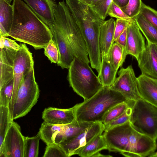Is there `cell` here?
Instances as JSON below:
<instances>
[{
    "instance_id": "cell-1",
    "label": "cell",
    "mask_w": 157,
    "mask_h": 157,
    "mask_svg": "<svg viewBox=\"0 0 157 157\" xmlns=\"http://www.w3.org/2000/svg\"><path fill=\"white\" fill-rule=\"evenodd\" d=\"M12 5L13 17L9 36L36 50L44 48L52 39L50 28L22 0H13Z\"/></svg>"
},
{
    "instance_id": "cell-2",
    "label": "cell",
    "mask_w": 157,
    "mask_h": 157,
    "mask_svg": "<svg viewBox=\"0 0 157 157\" xmlns=\"http://www.w3.org/2000/svg\"><path fill=\"white\" fill-rule=\"evenodd\" d=\"M128 101L119 92L110 87L103 86L91 98L76 105L75 119L89 123L102 122L110 109L120 103Z\"/></svg>"
},
{
    "instance_id": "cell-3",
    "label": "cell",
    "mask_w": 157,
    "mask_h": 157,
    "mask_svg": "<svg viewBox=\"0 0 157 157\" xmlns=\"http://www.w3.org/2000/svg\"><path fill=\"white\" fill-rule=\"evenodd\" d=\"M65 36L75 57L90 63L86 43L80 29L66 2L57 3L54 11V21Z\"/></svg>"
},
{
    "instance_id": "cell-4",
    "label": "cell",
    "mask_w": 157,
    "mask_h": 157,
    "mask_svg": "<svg viewBox=\"0 0 157 157\" xmlns=\"http://www.w3.org/2000/svg\"><path fill=\"white\" fill-rule=\"evenodd\" d=\"M67 79L74 91L84 101L91 98L103 87L89 64L76 57L68 68Z\"/></svg>"
},
{
    "instance_id": "cell-5",
    "label": "cell",
    "mask_w": 157,
    "mask_h": 157,
    "mask_svg": "<svg viewBox=\"0 0 157 157\" xmlns=\"http://www.w3.org/2000/svg\"><path fill=\"white\" fill-rule=\"evenodd\" d=\"M102 135L107 144L108 150L119 152L126 157L136 150L142 136L134 128L129 121L104 131Z\"/></svg>"
},
{
    "instance_id": "cell-6",
    "label": "cell",
    "mask_w": 157,
    "mask_h": 157,
    "mask_svg": "<svg viewBox=\"0 0 157 157\" xmlns=\"http://www.w3.org/2000/svg\"><path fill=\"white\" fill-rule=\"evenodd\" d=\"M40 95L34 66L24 77L19 86L10 115L13 121L25 116L36 103Z\"/></svg>"
},
{
    "instance_id": "cell-7",
    "label": "cell",
    "mask_w": 157,
    "mask_h": 157,
    "mask_svg": "<svg viewBox=\"0 0 157 157\" xmlns=\"http://www.w3.org/2000/svg\"><path fill=\"white\" fill-rule=\"evenodd\" d=\"M136 131L154 140L157 139V107L141 98L135 101L130 119Z\"/></svg>"
},
{
    "instance_id": "cell-8",
    "label": "cell",
    "mask_w": 157,
    "mask_h": 157,
    "mask_svg": "<svg viewBox=\"0 0 157 157\" xmlns=\"http://www.w3.org/2000/svg\"><path fill=\"white\" fill-rule=\"evenodd\" d=\"M20 49L16 52L13 62L14 86L13 95L8 108L10 116L19 86L24 76L34 66L32 54L25 43L20 44Z\"/></svg>"
},
{
    "instance_id": "cell-9",
    "label": "cell",
    "mask_w": 157,
    "mask_h": 157,
    "mask_svg": "<svg viewBox=\"0 0 157 157\" xmlns=\"http://www.w3.org/2000/svg\"><path fill=\"white\" fill-rule=\"evenodd\" d=\"M104 131V125L101 122H95L75 136L58 144L64 151L67 157L78 155L84 147Z\"/></svg>"
},
{
    "instance_id": "cell-10",
    "label": "cell",
    "mask_w": 157,
    "mask_h": 157,
    "mask_svg": "<svg viewBox=\"0 0 157 157\" xmlns=\"http://www.w3.org/2000/svg\"><path fill=\"white\" fill-rule=\"evenodd\" d=\"M113 84L110 87L124 96L128 101H135L141 98L138 86L137 78L132 65L121 67Z\"/></svg>"
},
{
    "instance_id": "cell-11",
    "label": "cell",
    "mask_w": 157,
    "mask_h": 157,
    "mask_svg": "<svg viewBox=\"0 0 157 157\" xmlns=\"http://www.w3.org/2000/svg\"><path fill=\"white\" fill-rule=\"evenodd\" d=\"M24 136L20 126L12 121L0 147V157H24Z\"/></svg>"
},
{
    "instance_id": "cell-12",
    "label": "cell",
    "mask_w": 157,
    "mask_h": 157,
    "mask_svg": "<svg viewBox=\"0 0 157 157\" xmlns=\"http://www.w3.org/2000/svg\"><path fill=\"white\" fill-rule=\"evenodd\" d=\"M53 38L57 47L59 53V59L57 65L62 69H68L75 57L65 36L58 25L54 21L49 26Z\"/></svg>"
},
{
    "instance_id": "cell-13",
    "label": "cell",
    "mask_w": 157,
    "mask_h": 157,
    "mask_svg": "<svg viewBox=\"0 0 157 157\" xmlns=\"http://www.w3.org/2000/svg\"><path fill=\"white\" fill-rule=\"evenodd\" d=\"M137 61L142 74L157 79V44L147 42Z\"/></svg>"
},
{
    "instance_id": "cell-14",
    "label": "cell",
    "mask_w": 157,
    "mask_h": 157,
    "mask_svg": "<svg viewBox=\"0 0 157 157\" xmlns=\"http://www.w3.org/2000/svg\"><path fill=\"white\" fill-rule=\"evenodd\" d=\"M127 31L126 52L137 60L145 47L144 38L135 21L129 23Z\"/></svg>"
},
{
    "instance_id": "cell-15",
    "label": "cell",
    "mask_w": 157,
    "mask_h": 157,
    "mask_svg": "<svg viewBox=\"0 0 157 157\" xmlns=\"http://www.w3.org/2000/svg\"><path fill=\"white\" fill-rule=\"evenodd\" d=\"M75 105L67 109L49 107L44 109L42 114L44 121L53 125H64L70 124L75 120Z\"/></svg>"
},
{
    "instance_id": "cell-16",
    "label": "cell",
    "mask_w": 157,
    "mask_h": 157,
    "mask_svg": "<svg viewBox=\"0 0 157 157\" xmlns=\"http://www.w3.org/2000/svg\"><path fill=\"white\" fill-rule=\"evenodd\" d=\"M48 27L54 21V11L57 5L56 0H22Z\"/></svg>"
},
{
    "instance_id": "cell-17",
    "label": "cell",
    "mask_w": 157,
    "mask_h": 157,
    "mask_svg": "<svg viewBox=\"0 0 157 157\" xmlns=\"http://www.w3.org/2000/svg\"><path fill=\"white\" fill-rule=\"evenodd\" d=\"M16 51L8 48H0V89L13 79V62Z\"/></svg>"
},
{
    "instance_id": "cell-18",
    "label": "cell",
    "mask_w": 157,
    "mask_h": 157,
    "mask_svg": "<svg viewBox=\"0 0 157 157\" xmlns=\"http://www.w3.org/2000/svg\"><path fill=\"white\" fill-rule=\"evenodd\" d=\"M137 81L141 98L157 107V79L142 74Z\"/></svg>"
},
{
    "instance_id": "cell-19",
    "label": "cell",
    "mask_w": 157,
    "mask_h": 157,
    "mask_svg": "<svg viewBox=\"0 0 157 157\" xmlns=\"http://www.w3.org/2000/svg\"><path fill=\"white\" fill-rule=\"evenodd\" d=\"M116 22L113 18L104 21L100 29L99 44L101 56L107 55L114 43Z\"/></svg>"
},
{
    "instance_id": "cell-20",
    "label": "cell",
    "mask_w": 157,
    "mask_h": 157,
    "mask_svg": "<svg viewBox=\"0 0 157 157\" xmlns=\"http://www.w3.org/2000/svg\"><path fill=\"white\" fill-rule=\"evenodd\" d=\"M93 123L79 121L75 119L70 124L63 125V130L55 137V143L58 144L66 140L75 136Z\"/></svg>"
},
{
    "instance_id": "cell-21",
    "label": "cell",
    "mask_w": 157,
    "mask_h": 157,
    "mask_svg": "<svg viewBox=\"0 0 157 157\" xmlns=\"http://www.w3.org/2000/svg\"><path fill=\"white\" fill-rule=\"evenodd\" d=\"M13 5L5 0H0V36H9L13 17Z\"/></svg>"
},
{
    "instance_id": "cell-22",
    "label": "cell",
    "mask_w": 157,
    "mask_h": 157,
    "mask_svg": "<svg viewBox=\"0 0 157 157\" xmlns=\"http://www.w3.org/2000/svg\"><path fill=\"white\" fill-rule=\"evenodd\" d=\"M101 68L98 76L103 86L110 87L113 83L117 71L112 66L107 55H102Z\"/></svg>"
},
{
    "instance_id": "cell-23",
    "label": "cell",
    "mask_w": 157,
    "mask_h": 157,
    "mask_svg": "<svg viewBox=\"0 0 157 157\" xmlns=\"http://www.w3.org/2000/svg\"><path fill=\"white\" fill-rule=\"evenodd\" d=\"M133 19L140 31L145 36L147 42L157 44V29L140 13Z\"/></svg>"
},
{
    "instance_id": "cell-24",
    "label": "cell",
    "mask_w": 157,
    "mask_h": 157,
    "mask_svg": "<svg viewBox=\"0 0 157 157\" xmlns=\"http://www.w3.org/2000/svg\"><path fill=\"white\" fill-rule=\"evenodd\" d=\"M104 149H108V145L103 135L101 134L84 147L78 155L82 157H92L96 153Z\"/></svg>"
},
{
    "instance_id": "cell-25",
    "label": "cell",
    "mask_w": 157,
    "mask_h": 157,
    "mask_svg": "<svg viewBox=\"0 0 157 157\" xmlns=\"http://www.w3.org/2000/svg\"><path fill=\"white\" fill-rule=\"evenodd\" d=\"M127 54L125 49L114 42L113 44L107 55L108 60L116 70L121 67L124 62Z\"/></svg>"
},
{
    "instance_id": "cell-26",
    "label": "cell",
    "mask_w": 157,
    "mask_h": 157,
    "mask_svg": "<svg viewBox=\"0 0 157 157\" xmlns=\"http://www.w3.org/2000/svg\"><path fill=\"white\" fill-rule=\"evenodd\" d=\"M63 128V125H53L44 121L39 131L41 139L47 145L55 144V139L56 135Z\"/></svg>"
},
{
    "instance_id": "cell-27",
    "label": "cell",
    "mask_w": 157,
    "mask_h": 157,
    "mask_svg": "<svg viewBox=\"0 0 157 157\" xmlns=\"http://www.w3.org/2000/svg\"><path fill=\"white\" fill-rule=\"evenodd\" d=\"M41 137L39 132L35 136H24V157H37L39 155V142Z\"/></svg>"
},
{
    "instance_id": "cell-28",
    "label": "cell",
    "mask_w": 157,
    "mask_h": 157,
    "mask_svg": "<svg viewBox=\"0 0 157 157\" xmlns=\"http://www.w3.org/2000/svg\"><path fill=\"white\" fill-rule=\"evenodd\" d=\"M0 147L2 145L12 120L8 107L0 106Z\"/></svg>"
},
{
    "instance_id": "cell-29",
    "label": "cell",
    "mask_w": 157,
    "mask_h": 157,
    "mask_svg": "<svg viewBox=\"0 0 157 157\" xmlns=\"http://www.w3.org/2000/svg\"><path fill=\"white\" fill-rule=\"evenodd\" d=\"M129 104V101L120 103L114 106L106 113L102 123L105 125L119 117L125 111Z\"/></svg>"
},
{
    "instance_id": "cell-30",
    "label": "cell",
    "mask_w": 157,
    "mask_h": 157,
    "mask_svg": "<svg viewBox=\"0 0 157 157\" xmlns=\"http://www.w3.org/2000/svg\"><path fill=\"white\" fill-rule=\"evenodd\" d=\"M134 101H129V105L123 113L109 123L104 125V131L123 124L129 121L132 112V105Z\"/></svg>"
},
{
    "instance_id": "cell-31",
    "label": "cell",
    "mask_w": 157,
    "mask_h": 157,
    "mask_svg": "<svg viewBox=\"0 0 157 157\" xmlns=\"http://www.w3.org/2000/svg\"><path fill=\"white\" fill-rule=\"evenodd\" d=\"M13 79L0 89V106L8 107L13 93Z\"/></svg>"
},
{
    "instance_id": "cell-32",
    "label": "cell",
    "mask_w": 157,
    "mask_h": 157,
    "mask_svg": "<svg viewBox=\"0 0 157 157\" xmlns=\"http://www.w3.org/2000/svg\"><path fill=\"white\" fill-rule=\"evenodd\" d=\"M142 3L141 0H129L128 4L121 9L128 17L133 19L140 13Z\"/></svg>"
},
{
    "instance_id": "cell-33",
    "label": "cell",
    "mask_w": 157,
    "mask_h": 157,
    "mask_svg": "<svg viewBox=\"0 0 157 157\" xmlns=\"http://www.w3.org/2000/svg\"><path fill=\"white\" fill-rule=\"evenodd\" d=\"M113 2V0H102L90 7L98 16L101 19L105 20L108 15V9Z\"/></svg>"
},
{
    "instance_id": "cell-34",
    "label": "cell",
    "mask_w": 157,
    "mask_h": 157,
    "mask_svg": "<svg viewBox=\"0 0 157 157\" xmlns=\"http://www.w3.org/2000/svg\"><path fill=\"white\" fill-rule=\"evenodd\" d=\"M44 53L51 63H57L59 53L57 47L52 39L44 48Z\"/></svg>"
},
{
    "instance_id": "cell-35",
    "label": "cell",
    "mask_w": 157,
    "mask_h": 157,
    "mask_svg": "<svg viewBox=\"0 0 157 157\" xmlns=\"http://www.w3.org/2000/svg\"><path fill=\"white\" fill-rule=\"evenodd\" d=\"M107 14L111 17L125 20L130 22L134 21L133 19L128 17L120 7L113 2L109 7Z\"/></svg>"
},
{
    "instance_id": "cell-36",
    "label": "cell",
    "mask_w": 157,
    "mask_h": 157,
    "mask_svg": "<svg viewBox=\"0 0 157 157\" xmlns=\"http://www.w3.org/2000/svg\"><path fill=\"white\" fill-rule=\"evenodd\" d=\"M140 13L157 29V11L143 2Z\"/></svg>"
},
{
    "instance_id": "cell-37",
    "label": "cell",
    "mask_w": 157,
    "mask_h": 157,
    "mask_svg": "<svg viewBox=\"0 0 157 157\" xmlns=\"http://www.w3.org/2000/svg\"><path fill=\"white\" fill-rule=\"evenodd\" d=\"M43 157H67L62 148L58 144L47 145Z\"/></svg>"
},
{
    "instance_id": "cell-38",
    "label": "cell",
    "mask_w": 157,
    "mask_h": 157,
    "mask_svg": "<svg viewBox=\"0 0 157 157\" xmlns=\"http://www.w3.org/2000/svg\"><path fill=\"white\" fill-rule=\"evenodd\" d=\"M20 45L18 44L14 40L6 36H0V48H6L17 51L20 49Z\"/></svg>"
},
{
    "instance_id": "cell-39",
    "label": "cell",
    "mask_w": 157,
    "mask_h": 157,
    "mask_svg": "<svg viewBox=\"0 0 157 157\" xmlns=\"http://www.w3.org/2000/svg\"><path fill=\"white\" fill-rule=\"evenodd\" d=\"M114 31V35L113 40L114 43L118 37L126 28L130 22L128 21L117 18Z\"/></svg>"
},
{
    "instance_id": "cell-40",
    "label": "cell",
    "mask_w": 157,
    "mask_h": 157,
    "mask_svg": "<svg viewBox=\"0 0 157 157\" xmlns=\"http://www.w3.org/2000/svg\"><path fill=\"white\" fill-rule=\"evenodd\" d=\"M127 38V28L118 37L115 42L117 43L125 49Z\"/></svg>"
},
{
    "instance_id": "cell-41",
    "label": "cell",
    "mask_w": 157,
    "mask_h": 157,
    "mask_svg": "<svg viewBox=\"0 0 157 157\" xmlns=\"http://www.w3.org/2000/svg\"><path fill=\"white\" fill-rule=\"evenodd\" d=\"M83 3L91 7L99 3L102 0H79Z\"/></svg>"
},
{
    "instance_id": "cell-42",
    "label": "cell",
    "mask_w": 157,
    "mask_h": 157,
    "mask_svg": "<svg viewBox=\"0 0 157 157\" xmlns=\"http://www.w3.org/2000/svg\"><path fill=\"white\" fill-rule=\"evenodd\" d=\"M129 0H113V2L121 8L125 6Z\"/></svg>"
},
{
    "instance_id": "cell-43",
    "label": "cell",
    "mask_w": 157,
    "mask_h": 157,
    "mask_svg": "<svg viewBox=\"0 0 157 157\" xmlns=\"http://www.w3.org/2000/svg\"><path fill=\"white\" fill-rule=\"evenodd\" d=\"M112 156L111 155H104L101 154L100 152H98V153H96L95 154H94L92 157H112Z\"/></svg>"
},
{
    "instance_id": "cell-44",
    "label": "cell",
    "mask_w": 157,
    "mask_h": 157,
    "mask_svg": "<svg viewBox=\"0 0 157 157\" xmlns=\"http://www.w3.org/2000/svg\"><path fill=\"white\" fill-rule=\"evenodd\" d=\"M148 157H157V151L154 152L152 154L150 155Z\"/></svg>"
},
{
    "instance_id": "cell-45",
    "label": "cell",
    "mask_w": 157,
    "mask_h": 157,
    "mask_svg": "<svg viewBox=\"0 0 157 157\" xmlns=\"http://www.w3.org/2000/svg\"><path fill=\"white\" fill-rule=\"evenodd\" d=\"M5 0L10 4H11V3L12 1V0Z\"/></svg>"
}]
</instances>
